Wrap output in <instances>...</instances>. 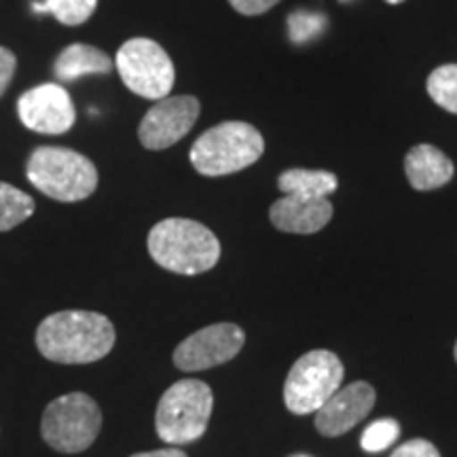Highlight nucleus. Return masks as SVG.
Listing matches in <instances>:
<instances>
[{
    "label": "nucleus",
    "mask_w": 457,
    "mask_h": 457,
    "mask_svg": "<svg viewBox=\"0 0 457 457\" xmlns=\"http://www.w3.org/2000/svg\"><path fill=\"white\" fill-rule=\"evenodd\" d=\"M37 210L34 199L9 182H0V231H11Z\"/></svg>",
    "instance_id": "f3484780"
},
{
    "label": "nucleus",
    "mask_w": 457,
    "mask_h": 457,
    "mask_svg": "<svg viewBox=\"0 0 457 457\" xmlns=\"http://www.w3.org/2000/svg\"><path fill=\"white\" fill-rule=\"evenodd\" d=\"M102 430V411L85 392H71L51 400L43 413V441L60 453H81Z\"/></svg>",
    "instance_id": "423d86ee"
},
{
    "label": "nucleus",
    "mask_w": 457,
    "mask_h": 457,
    "mask_svg": "<svg viewBox=\"0 0 457 457\" xmlns=\"http://www.w3.org/2000/svg\"><path fill=\"white\" fill-rule=\"evenodd\" d=\"M119 77L129 91L146 100H162L174 87V62L162 45L151 38H131L117 51Z\"/></svg>",
    "instance_id": "6e6552de"
},
{
    "label": "nucleus",
    "mask_w": 457,
    "mask_h": 457,
    "mask_svg": "<svg viewBox=\"0 0 457 457\" xmlns=\"http://www.w3.org/2000/svg\"><path fill=\"white\" fill-rule=\"evenodd\" d=\"M455 360H457V343H455Z\"/></svg>",
    "instance_id": "cd10ccee"
},
{
    "label": "nucleus",
    "mask_w": 457,
    "mask_h": 457,
    "mask_svg": "<svg viewBox=\"0 0 457 457\" xmlns=\"http://www.w3.org/2000/svg\"><path fill=\"white\" fill-rule=\"evenodd\" d=\"M404 171L411 187L417 191H434L453 179V162L441 148L432 145H417L404 157Z\"/></svg>",
    "instance_id": "4468645a"
},
{
    "label": "nucleus",
    "mask_w": 457,
    "mask_h": 457,
    "mask_svg": "<svg viewBox=\"0 0 457 457\" xmlns=\"http://www.w3.org/2000/svg\"><path fill=\"white\" fill-rule=\"evenodd\" d=\"M428 94L447 112L457 114V64L438 66L428 77Z\"/></svg>",
    "instance_id": "a211bd4d"
},
{
    "label": "nucleus",
    "mask_w": 457,
    "mask_h": 457,
    "mask_svg": "<svg viewBox=\"0 0 457 457\" xmlns=\"http://www.w3.org/2000/svg\"><path fill=\"white\" fill-rule=\"evenodd\" d=\"M148 253L163 270L180 276H197L219 262L220 242L202 222L165 219L148 233Z\"/></svg>",
    "instance_id": "f03ea898"
},
{
    "label": "nucleus",
    "mask_w": 457,
    "mask_h": 457,
    "mask_svg": "<svg viewBox=\"0 0 457 457\" xmlns=\"http://www.w3.org/2000/svg\"><path fill=\"white\" fill-rule=\"evenodd\" d=\"M270 219L273 227L286 233L310 236L324 228L333 219V204L327 199L284 195L271 205Z\"/></svg>",
    "instance_id": "ddd939ff"
},
{
    "label": "nucleus",
    "mask_w": 457,
    "mask_h": 457,
    "mask_svg": "<svg viewBox=\"0 0 457 457\" xmlns=\"http://www.w3.org/2000/svg\"><path fill=\"white\" fill-rule=\"evenodd\" d=\"M265 151L259 129L244 121H225L204 131L188 159L204 176H227L256 163Z\"/></svg>",
    "instance_id": "20e7f679"
},
{
    "label": "nucleus",
    "mask_w": 457,
    "mask_h": 457,
    "mask_svg": "<svg viewBox=\"0 0 457 457\" xmlns=\"http://www.w3.org/2000/svg\"><path fill=\"white\" fill-rule=\"evenodd\" d=\"M339 3H350V0H339Z\"/></svg>",
    "instance_id": "c85d7f7f"
},
{
    "label": "nucleus",
    "mask_w": 457,
    "mask_h": 457,
    "mask_svg": "<svg viewBox=\"0 0 457 457\" xmlns=\"http://www.w3.org/2000/svg\"><path fill=\"white\" fill-rule=\"evenodd\" d=\"M17 71V57L11 49L0 47V96L9 89Z\"/></svg>",
    "instance_id": "5701e85b"
},
{
    "label": "nucleus",
    "mask_w": 457,
    "mask_h": 457,
    "mask_svg": "<svg viewBox=\"0 0 457 457\" xmlns=\"http://www.w3.org/2000/svg\"><path fill=\"white\" fill-rule=\"evenodd\" d=\"M386 3H390V4H400V3H404V0H386Z\"/></svg>",
    "instance_id": "a878e982"
},
{
    "label": "nucleus",
    "mask_w": 457,
    "mask_h": 457,
    "mask_svg": "<svg viewBox=\"0 0 457 457\" xmlns=\"http://www.w3.org/2000/svg\"><path fill=\"white\" fill-rule=\"evenodd\" d=\"M390 457H441L438 449L434 447L430 441L424 438H413V441L400 445L398 449H394Z\"/></svg>",
    "instance_id": "4be33fe9"
},
{
    "label": "nucleus",
    "mask_w": 457,
    "mask_h": 457,
    "mask_svg": "<svg viewBox=\"0 0 457 457\" xmlns=\"http://www.w3.org/2000/svg\"><path fill=\"white\" fill-rule=\"evenodd\" d=\"M400 436V426L396 420H377L364 430L360 445L367 453H379L392 447L394 441Z\"/></svg>",
    "instance_id": "412c9836"
},
{
    "label": "nucleus",
    "mask_w": 457,
    "mask_h": 457,
    "mask_svg": "<svg viewBox=\"0 0 457 457\" xmlns=\"http://www.w3.org/2000/svg\"><path fill=\"white\" fill-rule=\"evenodd\" d=\"M328 28V20L316 11L299 9L288 15V38L295 45H307L322 37Z\"/></svg>",
    "instance_id": "6ab92c4d"
},
{
    "label": "nucleus",
    "mask_w": 457,
    "mask_h": 457,
    "mask_svg": "<svg viewBox=\"0 0 457 457\" xmlns=\"http://www.w3.org/2000/svg\"><path fill=\"white\" fill-rule=\"evenodd\" d=\"M43 3L47 4V13L64 26L85 24L98 7V0H43Z\"/></svg>",
    "instance_id": "aec40b11"
},
{
    "label": "nucleus",
    "mask_w": 457,
    "mask_h": 457,
    "mask_svg": "<svg viewBox=\"0 0 457 457\" xmlns=\"http://www.w3.org/2000/svg\"><path fill=\"white\" fill-rule=\"evenodd\" d=\"M377 394L367 381L339 387L327 403L316 411V428L322 436L337 438L350 432L375 407Z\"/></svg>",
    "instance_id": "f8f14e48"
},
{
    "label": "nucleus",
    "mask_w": 457,
    "mask_h": 457,
    "mask_svg": "<svg viewBox=\"0 0 457 457\" xmlns=\"http://www.w3.org/2000/svg\"><path fill=\"white\" fill-rule=\"evenodd\" d=\"M199 100L193 96H165L148 108L140 121L138 138L148 151H165L180 142L195 125Z\"/></svg>",
    "instance_id": "1a4fd4ad"
},
{
    "label": "nucleus",
    "mask_w": 457,
    "mask_h": 457,
    "mask_svg": "<svg viewBox=\"0 0 457 457\" xmlns=\"http://www.w3.org/2000/svg\"><path fill=\"white\" fill-rule=\"evenodd\" d=\"M293 457H312V455H293Z\"/></svg>",
    "instance_id": "bb28decb"
},
{
    "label": "nucleus",
    "mask_w": 457,
    "mask_h": 457,
    "mask_svg": "<svg viewBox=\"0 0 457 457\" xmlns=\"http://www.w3.org/2000/svg\"><path fill=\"white\" fill-rule=\"evenodd\" d=\"M343 362L327 350L303 353L284 384V403L290 413H316L343 384Z\"/></svg>",
    "instance_id": "0eeeda50"
},
{
    "label": "nucleus",
    "mask_w": 457,
    "mask_h": 457,
    "mask_svg": "<svg viewBox=\"0 0 457 457\" xmlns=\"http://www.w3.org/2000/svg\"><path fill=\"white\" fill-rule=\"evenodd\" d=\"M245 335L237 324L220 322L187 337L174 350V364L187 373L205 370L233 360L244 347Z\"/></svg>",
    "instance_id": "9d476101"
},
{
    "label": "nucleus",
    "mask_w": 457,
    "mask_h": 457,
    "mask_svg": "<svg viewBox=\"0 0 457 457\" xmlns=\"http://www.w3.org/2000/svg\"><path fill=\"white\" fill-rule=\"evenodd\" d=\"M17 114L28 129L45 136H62L74 125L77 112L71 94L57 83H43L17 100Z\"/></svg>",
    "instance_id": "9b49d317"
},
{
    "label": "nucleus",
    "mask_w": 457,
    "mask_h": 457,
    "mask_svg": "<svg viewBox=\"0 0 457 457\" xmlns=\"http://www.w3.org/2000/svg\"><path fill=\"white\" fill-rule=\"evenodd\" d=\"M26 176L38 191L62 204L83 202L98 188L96 165L72 148H34L28 157Z\"/></svg>",
    "instance_id": "7ed1b4c3"
},
{
    "label": "nucleus",
    "mask_w": 457,
    "mask_h": 457,
    "mask_svg": "<svg viewBox=\"0 0 457 457\" xmlns=\"http://www.w3.org/2000/svg\"><path fill=\"white\" fill-rule=\"evenodd\" d=\"M129 457H187L185 451L180 449H159V451H146V453H134Z\"/></svg>",
    "instance_id": "393cba45"
},
{
    "label": "nucleus",
    "mask_w": 457,
    "mask_h": 457,
    "mask_svg": "<svg viewBox=\"0 0 457 457\" xmlns=\"http://www.w3.org/2000/svg\"><path fill=\"white\" fill-rule=\"evenodd\" d=\"M231 7L237 11V13L254 17V15H262L267 11L276 7L279 0H228Z\"/></svg>",
    "instance_id": "b1692460"
},
{
    "label": "nucleus",
    "mask_w": 457,
    "mask_h": 457,
    "mask_svg": "<svg viewBox=\"0 0 457 457\" xmlns=\"http://www.w3.org/2000/svg\"><path fill=\"white\" fill-rule=\"evenodd\" d=\"M278 187L284 195L327 199L330 193L337 191L339 180L327 170H286L279 174Z\"/></svg>",
    "instance_id": "dca6fc26"
},
{
    "label": "nucleus",
    "mask_w": 457,
    "mask_h": 457,
    "mask_svg": "<svg viewBox=\"0 0 457 457\" xmlns=\"http://www.w3.org/2000/svg\"><path fill=\"white\" fill-rule=\"evenodd\" d=\"M112 322L106 316L85 310L51 313L38 324L37 347L57 364H89L102 360L114 347Z\"/></svg>",
    "instance_id": "f257e3e1"
},
{
    "label": "nucleus",
    "mask_w": 457,
    "mask_h": 457,
    "mask_svg": "<svg viewBox=\"0 0 457 457\" xmlns=\"http://www.w3.org/2000/svg\"><path fill=\"white\" fill-rule=\"evenodd\" d=\"M214 396L199 379H180L163 392L157 404L155 430L163 443H195L208 430Z\"/></svg>",
    "instance_id": "39448f33"
},
{
    "label": "nucleus",
    "mask_w": 457,
    "mask_h": 457,
    "mask_svg": "<svg viewBox=\"0 0 457 457\" xmlns=\"http://www.w3.org/2000/svg\"><path fill=\"white\" fill-rule=\"evenodd\" d=\"M55 77L57 81L71 83L77 79L87 77V74H106L112 71V60L104 51L94 47V45H68V47L57 55L55 60Z\"/></svg>",
    "instance_id": "2eb2a0df"
}]
</instances>
